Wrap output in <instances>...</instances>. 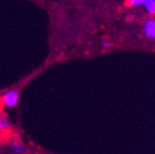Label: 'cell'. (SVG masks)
Returning <instances> with one entry per match:
<instances>
[{
	"label": "cell",
	"instance_id": "obj_1",
	"mask_svg": "<svg viewBox=\"0 0 155 154\" xmlns=\"http://www.w3.org/2000/svg\"><path fill=\"white\" fill-rule=\"evenodd\" d=\"M19 102V92L17 90H9L2 97V104L7 108H13Z\"/></svg>",
	"mask_w": 155,
	"mask_h": 154
},
{
	"label": "cell",
	"instance_id": "obj_2",
	"mask_svg": "<svg viewBox=\"0 0 155 154\" xmlns=\"http://www.w3.org/2000/svg\"><path fill=\"white\" fill-rule=\"evenodd\" d=\"M144 34L150 38H155V19H150L144 23Z\"/></svg>",
	"mask_w": 155,
	"mask_h": 154
},
{
	"label": "cell",
	"instance_id": "obj_3",
	"mask_svg": "<svg viewBox=\"0 0 155 154\" xmlns=\"http://www.w3.org/2000/svg\"><path fill=\"white\" fill-rule=\"evenodd\" d=\"M9 148L13 153H18V154H22L27 152V149L24 146V144L21 141H18V140H15L12 141L9 144Z\"/></svg>",
	"mask_w": 155,
	"mask_h": 154
},
{
	"label": "cell",
	"instance_id": "obj_4",
	"mask_svg": "<svg viewBox=\"0 0 155 154\" xmlns=\"http://www.w3.org/2000/svg\"><path fill=\"white\" fill-rule=\"evenodd\" d=\"M10 128H11V122L8 116L2 111H0V131H7Z\"/></svg>",
	"mask_w": 155,
	"mask_h": 154
},
{
	"label": "cell",
	"instance_id": "obj_5",
	"mask_svg": "<svg viewBox=\"0 0 155 154\" xmlns=\"http://www.w3.org/2000/svg\"><path fill=\"white\" fill-rule=\"evenodd\" d=\"M143 6L150 15H155V0H146Z\"/></svg>",
	"mask_w": 155,
	"mask_h": 154
},
{
	"label": "cell",
	"instance_id": "obj_6",
	"mask_svg": "<svg viewBox=\"0 0 155 154\" xmlns=\"http://www.w3.org/2000/svg\"><path fill=\"white\" fill-rule=\"evenodd\" d=\"M145 1L146 0H129V3L132 7H140V6H143L144 3H145Z\"/></svg>",
	"mask_w": 155,
	"mask_h": 154
}]
</instances>
